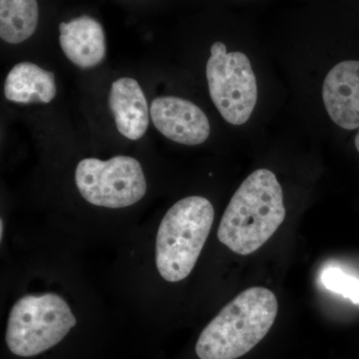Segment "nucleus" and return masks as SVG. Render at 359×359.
Listing matches in <instances>:
<instances>
[{
    "label": "nucleus",
    "instance_id": "1",
    "mask_svg": "<svg viewBox=\"0 0 359 359\" xmlns=\"http://www.w3.org/2000/svg\"><path fill=\"white\" fill-rule=\"evenodd\" d=\"M285 219L282 186L268 169L250 175L233 194L218 229L231 252L248 256L263 247Z\"/></svg>",
    "mask_w": 359,
    "mask_h": 359
},
{
    "label": "nucleus",
    "instance_id": "2",
    "mask_svg": "<svg viewBox=\"0 0 359 359\" xmlns=\"http://www.w3.org/2000/svg\"><path fill=\"white\" fill-rule=\"evenodd\" d=\"M271 290L254 287L229 302L201 332L196 344L200 359H238L269 334L278 316Z\"/></svg>",
    "mask_w": 359,
    "mask_h": 359
},
{
    "label": "nucleus",
    "instance_id": "3",
    "mask_svg": "<svg viewBox=\"0 0 359 359\" xmlns=\"http://www.w3.org/2000/svg\"><path fill=\"white\" fill-rule=\"evenodd\" d=\"M214 218L212 203L199 196L184 198L168 210L156 237V266L165 280L181 282L192 273Z\"/></svg>",
    "mask_w": 359,
    "mask_h": 359
},
{
    "label": "nucleus",
    "instance_id": "4",
    "mask_svg": "<svg viewBox=\"0 0 359 359\" xmlns=\"http://www.w3.org/2000/svg\"><path fill=\"white\" fill-rule=\"evenodd\" d=\"M76 323L70 306L60 295H25L9 313L6 344L14 355L32 358L58 344Z\"/></svg>",
    "mask_w": 359,
    "mask_h": 359
},
{
    "label": "nucleus",
    "instance_id": "5",
    "mask_svg": "<svg viewBox=\"0 0 359 359\" xmlns=\"http://www.w3.org/2000/svg\"><path fill=\"white\" fill-rule=\"evenodd\" d=\"M210 96L219 114L235 126L249 121L257 101V83L250 59L242 52H226L215 42L205 66Z\"/></svg>",
    "mask_w": 359,
    "mask_h": 359
},
{
    "label": "nucleus",
    "instance_id": "6",
    "mask_svg": "<svg viewBox=\"0 0 359 359\" xmlns=\"http://www.w3.org/2000/svg\"><path fill=\"white\" fill-rule=\"evenodd\" d=\"M75 182L84 200L109 209L136 204L147 192L140 163L128 156H115L107 161L81 160L75 171Z\"/></svg>",
    "mask_w": 359,
    "mask_h": 359
},
{
    "label": "nucleus",
    "instance_id": "7",
    "mask_svg": "<svg viewBox=\"0 0 359 359\" xmlns=\"http://www.w3.org/2000/svg\"><path fill=\"white\" fill-rule=\"evenodd\" d=\"M156 129L169 140L187 146L204 143L211 133L209 119L195 103L175 96L158 97L151 104Z\"/></svg>",
    "mask_w": 359,
    "mask_h": 359
},
{
    "label": "nucleus",
    "instance_id": "8",
    "mask_svg": "<svg viewBox=\"0 0 359 359\" xmlns=\"http://www.w3.org/2000/svg\"><path fill=\"white\" fill-rule=\"evenodd\" d=\"M323 98L330 119L337 126L359 128V61H344L328 72Z\"/></svg>",
    "mask_w": 359,
    "mask_h": 359
},
{
    "label": "nucleus",
    "instance_id": "9",
    "mask_svg": "<svg viewBox=\"0 0 359 359\" xmlns=\"http://www.w3.org/2000/svg\"><path fill=\"white\" fill-rule=\"evenodd\" d=\"M61 49L73 65L83 69L100 65L106 56V35L95 18L82 15L69 22H61Z\"/></svg>",
    "mask_w": 359,
    "mask_h": 359
},
{
    "label": "nucleus",
    "instance_id": "10",
    "mask_svg": "<svg viewBox=\"0 0 359 359\" xmlns=\"http://www.w3.org/2000/svg\"><path fill=\"white\" fill-rule=\"evenodd\" d=\"M109 108L118 131L130 139L139 140L149 127V111L145 94L133 78L123 77L113 82L109 92Z\"/></svg>",
    "mask_w": 359,
    "mask_h": 359
},
{
    "label": "nucleus",
    "instance_id": "11",
    "mask_svg": "<svg viewBox=\"0 0 359 359\" xmlns=\"http://www.w3.org/2000/svg\"><path fill=\"white\" fill-rule=\"evenodd\" d=\"M56 91L53 73L32 62L13 66L4 82V96L11 102L50 103Z\"/></svg>",
    "mask_w": 359,
    "mask_h": 359
},
{
    "label": "nucleus",
    "instance_id": "12",
    "mask_svg": "<svg viewBox=\"0 0 359 359\" xmlns=\"http://www.w3.org/2000/svg\"><path fill=\"white\" fill-rule=\"evenodd\" d=\"M39 25L37 0H0V37L20 44L34 34Z\"/></svg>",
    "mask_w": 359,
    "mask_h": 359
},
{
    "label": "nucleus",
    "instance_id": "13",
    "mask_svg": "<svg viewBox=\"0 0 359 359\" xmlns=\"http://www.w3.org/2000/svg\"><path fill=\"white\" fill-rule=\"evenodd\" d=\"M321 283L332 292L344 295L354 304H359V280L340 269L330 268L321 273Z\"/></svg>",
    "mask_w": 359,
    "mask_h": 359
},
{
    "label": "nucleus",
    "instance_id": "14",
    "mask_svg": "<svg viewBox=\"0 0 359 359\" xmlns=\"http://www.w3.org/2000/svg\"><path fill=\"white\" fill-rule=\"evenodd\" d=\"M355 147L358 149V153H359V131L358 133L356 134L355 136Z\"/></svg>",
    "mask_w": 359,
    "mask_h": 359
},
{
    "label": "nucleus",
    "instance_id": "15",
    "mask_svg": "<svg viewBox=\"0 0 359 359\" xmlns=\"http://www.w3.org/2000/svg\"><path fill=\"white\" fill-rule=\"evenodd\" d=\"M0 235H1L2 238V236H4V221H2V219L1 222H0Z\"/></svg>",
    "mask_w": 359,
    "mask_h": 359
}]
</instances>
